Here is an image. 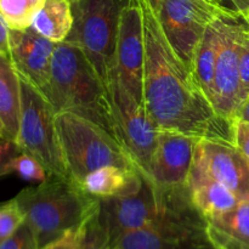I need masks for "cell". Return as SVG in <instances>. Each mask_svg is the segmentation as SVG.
Returning <instances> with one entry per match:
<instances>
[{"mask_svg":"<svg viewBox=\"0 0 249 249\" xmlns=\"http://www.w3.org/2000/svg\"><path fill=\"white\" fill-rule=\"evenodd\" d=\"M187 185L192 202L206 219L228 213L241 202L228 187L213 180H192Z\"/></svg>","mask_w":249,"mask_h":249,"instance_id":"obj_20","label":"cell"},{"mask_svg":"<svg viewBox=\"0 0 249 249\" xmlns=\"http://www.w3.org/2000/svg\"><path fill=\"white\" fill-rule=\"evenodd\" d=\"M130 0H75L73 26L65 41L87 55L106 83L116 65V48L123 10Z\"/></svg>","mask_w":249,"mask_h":249,"instance_id":"obj_6","label":"cell"},{"mask_svg":"<svg viewBox=\"0 0 249 249\" xmlns=\"http://www.w3.org/2000/svg\"><path fill=\"white\" fill-rule=\"evenodd\" d=\"M45 0H0V14L12 31L32 26L34 16Z\"/></svg>","mask_w":249,"mask_h":249,"instance_id":"obj_22","label":"cell"},{"mask_svg":"<svg viewBox=\"0 0 249 249\" xmlns=\"http://www.w3.org/2000/svg\"><path fill=\"white\" fill-rule=\"evenodd\" d=\"M228 12V11H226ZM224 15V14H223ZM221 15V16H223ZM220 17L208 26L204 32L196 53H195L192 72L201 89L214 106V77L220 39Z\"/></svg>","mask_w":249,"mask_h":249,"instance_id":"obj_19","label":"cell"},{"mask_svg":"<svg viewBox=\"0 0 249 249\" xmlns=\"http://www.w3.org/2000/svg\"><path fill=\"white\" fill-rule=\"evenodd\" d=\"M23 223V212L16 198L0 203V243L10 237Z\"/></svg>","mask_w":249,"mask_h":249,"instance_id":"obj_25","label":"cell"},{"mask_svg":"<svg viewBox=\"0 0 249 249\" xmlns=\"http://www.w3.org/2000/svg\"><path fill=\"white\" fill-rule=\"evenodd\" d=\"M55 123L67 173L78 184L106 165L139 172L121 142L101 126L72 112L56 113Z\"/></svg>","mask_w":249,"mask_h":249,"instance_id":"obj_5","label":"cell"},{"mask_svg":"<svg viewBox=\"0 0 249 249\" xmlns=\"http://www.w3.org/2000/svg\"><path fill=\"white\" fill-rule=\"evenodd\" d=\"M11 172L29 182H43L48 179V173L43 165L28 153L21 152L11 163Z\"/></svg>","mask_w":249,"mask_h":249,"instance_id":"obj_24","label":"cell"},{"mask_svg":"<svg viewBox=\"0 0 249 249\" xmlns=\"http://www.w3.org/2000/svg\"><path fill=\"white\" fill-rule=\"evenodd\" d=\"M79 249H111V242L99 219V207L83 223Z\"/></svg>","mask_w":249,"mask_h":249,"instance_id":"obj_23","label":"cell"},{"mask_svg":"<svg viewBox=\"0 0 249 249\" xmlns=\"http://www.w3.org/2000/svg\"><path fill=\"white\" fill-rule=\"evenodd\" d=\"M0 249H38L31 228L24 221L10 237L0 243Z\"/></svg>","mask_w":249,"mask_h":249,"instance_id":"obj_27","label":"cell"},{"mask_svg":"<svg viewBox=\"0 0 249 249\" xmlns=\"http://www.w3.org/2000/svg\"><path fill=\"white\" fill-rule=\"evenodd\" d=\"M68 1H70V2H71V4H72V2H74V1H75V0H68Z\"/></svg>","mask_w":249,"mask_h":249,"instance_id":"obj_37","label":"cell"},{"mask_svg":"<svg viewBox=\"0 0 249 249\" xmlns=\"http://www.w3.org/2000/svg\"><path fill=\"white\" fill-rule=\"evenodd\" d=\"M4 140H10L9 136H7L6 130H5V126L2 124L1 119H0V141H4Z\"/></svg>","mask_w":249,"mask_h":249,"instance_id":"obj_34","label":"cell"},{"mask_svg":"<svg viewBox=\"0 0 249 249\" xmlns=\"http://www.w3.org/2000/svg\"><path fill=\"white\" fill-rule=\"evenodd\" d=\"M155 11L170 45L192 70L206 29L229 9L216 0H160Z\"/></svg>","mask_w":249,"mask_h":249,"instance_id":"obj_9","label":"cell"},{"mask_svg":"<svg viewBox=\"0 0 249 249\" xmlns=\"http://www.w3.org/2000/svg\"><path fill=\"white\" fill-rule=\"evenodd\" d=\"M114 71L122 84L136 101L143 104L145 36L142 10L138 0H130L119 23Z\"/></svg>","mask_w":249,"mask_h":249,"instance_id":"obj_13","label":"cell"},{"mask_svg":"<svg viewBox=\"0 0 249 249\" xmlns=\"http://www.w3.org/2000/svg\"><path fill=\"white\" fill-rule=\"evenodd\" d=\"M163 208L153 223L119 237L112 249H218L207 220L191 198L189 185L160 187Z\"/></svg>","mask_w":249,"mask_h":249,"instance_id":"obj_4","label":"cell"},{"mask_svg":"<svg viewBox=\"0 0 249 249\" xmlns=\"http://www.w3.org/2000/svg\"><path fill=\"white\" fill-rule=\"evenodd\" d=\"M56 43L44 38L32 27L10 31L9 56L17 74L43 91L50 80Z\"/></svg>","mask_w":249,"mask_h":249,"instance_id":"obj_15","label":"cell"},{"mask_svg":"<svg viewBox=\"0 0 249 249\" xmlns=\"http://www.w3.org/2000/svg\"><path fill=\"white\" fill-rule=\"evenodd\" d=\"M219 1H220V0H219Z\"/></svg>","mask_w":249,"mask_h":249,"instance_id":"obj_39","label":"cell"},{"mask_svg":"<svg viewBox=\"0 0 249 249\" xmlns=\"http://www.w3.org/2000/svg\"><path fill=\"white\" fill-rule=\"evenodd\" d=\"M199 179L220 182L241 202H249V160L233 143L199 139L189 181Z\"/></svg>","mask_w":249,"mask_h":249,"instance_id":"obj_12","label":"cell"},{"mask_svg":"<svg viewBox=\"0 0 249 249\" xmlns=\"http://www.w3.org/2000/svg\"><path fill=\"white\" fill-rule=\"evenodd\" d=\"M235 119H238V121H245L249 123V95L241 102V105L238 106L237 111H236ZM233 119V121H235Z\"/></svg>","mask_w":249,"mask_h":249,"instance_id":"obj_33","label":"cell"},{"mask_svg":"<svg viewBox=\"0 0 249 249\" xmlns=\"http://www.w3.org/2000/svg\"><path fill=\"white\" fill-rule=\"evenodd\" d=\"M216 1H219V0H216ZM219 2H220V1H219Z\"/></svg>","mask_w":249,"mask_h":249,"instance_id":"obj_38","label":"cell"},{"mask_svg":"<svg viewBox=\"0 0 249 249\" xmlns=\"http://www.w3.org/2000/svg\"><path fill=\"white\" fill-rule=\"evenodd\" d=\"M139 4L145 36L143 104L155 125L160 131L233 143V122L218 113L191 68L175 53L155 9Z\"/></svg>","mask_w":249,"mask_h":249,"instance_id":"obj_1","label":"cell"},{"mask_svg":"<svg viewBox=\"0 0 249 249\" xmlns=\"http://www.w3.org/2000/svg\"><path fill=\"white\" fill-rule=\"evenodd\" d=\"M106 85L119 141L139 172L146 178L160 130L151 119L146 107L136 101L122 84L114 68L108 73Z\"/></svg>","mask_w":249,"mask_h":249,"instance_id":"obj_8","label":"cell"},{"mask_svg":"<svg viewBox=\"0 0 249 249\" xmlns=\"http://www.w3.org/2000/svg\"><path fill=\"white\" fill-rule=\"evenodd\" d=\"M80 237H82V226L68 231L67 233L41 249H79Z\"/></svg>","mask_w":249,"mask_h":249,"instance_id":"obj_30","label":"cell"},{"mask_svg":"<svg viewBox=\"0 0 249 249\" xmlns=\"http://www.w3.org/2000/svg\"><path fill=\"white\" fill-rule=\"evenodd\" d=\"M15 198L38 249L82 226L99 207V198L87 194L70 177H49L38 186L22 190Z\"/></svg>","mask_w":249,"mask_h":249,"instance_id":"obj_3","label":"cell"},{"mask_svg":"<svg viewBox=\"0 0 249 249\" xmlns=\"http://www.w3.org/2000/svg\"><path fill=\"white\" fill-rule=\"evenodd\" d=\"M19 84L21 107L16 138L19 150L33 156L46 170L48 178L70 177L56 128L55 109L36 88L21 77Z\"/></svg>","mask_w":249,"mask_h":249,"instance_id":"obj_7","label":"cell"},{"mask_svg":"<svg viewBox=\"0 0 249 249\" xmlns=\"http://www.w3.org/2000/svg\"><path fill=\"white\" fill-rule=\"evenodd\" d=\"M206 220L209 238L218 249H249V202Z\"/></svg>","mask_w":249,"mask_h":249,"instance_id":"obj_17","label":"cell"},{"mask_svg":"<svg viewBox=\"0 0 249 249\" xmlns=\"http://www.w3.org/2000/svg\"><path fill=\"white\" fill-rule=\"evenodd\" d=\"M143 175L138 170L106 165L89 173L80 186L96 198H108L135 194L141 189Z\"/></svg>","mask_w":249,"mask_h":249,"instance_id":"obj_16","label":"cell"},{"mask_svg":"<svg viewBox=\"0 0 249 249\" xmlns=\"http://www.w3.org/2000/svg\"><path fill=\"white\" fill-rule=\"evenodd\" d=\"M22 151L19 150L16 141L4 140L0 141V177L10 174L11 172V163L16 156Z\"/></svg>","mask_w":249,"mask_h":249,"instance_id":"obj_28","label":"cell"},{"mask_svg":"<svg viewBox=\"0 0 249 249\" xmlns=\"http://www.w3.org/2000/svg\"><path fill=\"white\" fill-rule=\"evenodd\" d=\"M21 107V84L9 53H0V119L10 140L16 141Z\"/></svg>","mask_w":249,"mask_h":249,"instance_id":"obj_18","label":"cell"},{"mask_svg":"<svg viewBox=\"0 0 249 249\" xmlns=\"http://www.w3.org/2000/svg\"><path fill=\"white\" fill-rule=\"evenodd\" d=\"M111 249H112V248H111Z\"/></svg>","mask_w":249,"mask_h":249,"instance_id":"obj_40","label":"cell"},{"mask_svg":"<svg viewBox=\"0 0 249 249\" xmlns=\"http://www.w3.org/2000/svg\"><path fill=\"white\" fill-rule=\"evenodd\" d=\"M162 208V190L143 177L142 186L135 194L99 198V219L112 246L123 235L153 223Z\"/></svg>","mask_w":249,"mask_h":249,"instance_id":"obj_11","label":"cell"},{"mask_svg":"<svg viewBox=\"0 0 249 249\" xmlns=\"http://www.w3.org/2000/svg\"><path fill=\"white\" fill-rule=\"evenodd\" d=\"M198 140L175 131H160L146 178L160 187L186 186Z\"/></svg>","mask_w":249,"mask_h":249,"instance_id":"obj_14","label":"cell"},{"mask_svg":"<svg viewBox=\"0 0 249 249\" xmlns=\"http://www.w3.org/2000/svg\"><path fill=\"white\" fill-rule=\"evenodd\" d=\"M72 26V4L68 0H45L31 27L44 38L57 44L66 40Z\"/></svg>","mask_w":249,"mask_h":249,"instance_id":"obj_21","label":"cell"},{"mask_svg":"<svg viewBox=\"0 0 249 249\" xmlns=\"http://www.w3.org/2000/svg\"><path fill=\"white\" fill-rule=\"evenodd\" d=\"M238 67H240V97L242 102L249 95V24L243 31L241 38Z\"/></svg>","mask_w":249,"mask_h":249,"instance_id":"obj_26","label":"cell"},{"mask_svg":"<svg viewBox=\"0 0 249 249\" xmlns=\"http://www.w3.org/2000/svg\"><path fill=\"white\" fill-rule=\"evenodd\" d=\"M10 27L0 14V53H9L10 49Z\"/></svg>","mask_w":249,"mask_h":249,"instance_id":"obj_32","label":"cell"},{"mask_svg":"<svg viewBox=\"0 0 249 249\" xmlns=\"http://www.w3.org/2000/svg\"><path fill=\"white\" fill-rule=\"evenodd\" d=\"M245 19H246V21H247V23L249 24V16H247V17H245Z\"/></svg>","mask_w":249,"mask_h":249,"instance_id":"obj_36","label":"cell"},{"mask_svg":"<svg viewBox=\"0 0 249 249\" xmlns=\"http://www.w3.org/2000/svg\"><path fill=\"white\" fill-rule=\"evenodd\" d=\"M233 145L249 160V123L245 121H233Z\"/></svg>","mask_w":249,"mask_h":249,"instance_id":"obj_29","label":"cell"},{"mask_svg":"<svg viewBox=\"0 0 249 249\" xmlns=\"http://www.w3.org/2000/svg\"><path fill=\"white\" fill-rule=\"evenodd\" d=\"M220 4L226 9L245 17L249 16V0H220Z\"/></svg>","mask_w":249,"mask_h":249,"instance_id":"obj_31","label":"cell"},{"mask_svg":"<svg viewBox=\"0 0 249 249\" xmlns=\"http://www.w3.org/2000/svg\"><path fill=\"white\" fill-rule=\"evenodd\" d=\"M139 1H143V2H147V4H150L151 6L153 7V9H155L156 6H157V4H158V1H160V0H139Z\"/></svg>","mask_w":249,"mask_h":249,"instance_id":"obj_35","label":"cell"},{"mask_svg":"<svg viewBox=\"0 0 249 249\" xmlns=\"http://www.w3.org/2000/svg\"><path fill=\"white\" fill-rule=\"evenodd\" d=\"M248 26L241 15L229 10L220 18V39L214 77V107L220 116L233 122L241 104L240 43Z\"/></svg>","mask_w":249,"mask_h":249,"instance_id":"obj_10","label":"cell"},{"mask_svg":"<svg viewBox=\"0 0 249 249\" xmlns=\"http://www.w3.org/2000/svg\"><path fill=\"white\" fill-rule=\"evenodd\" d=\"M41 94L56 113L78 114L119 141L106 83L78 46L67 41L56 44L50 80Z\"/></svg>","mask_w":249,"mask_h":249,"instance_id":"obj_2","label":"cell"}]
</instances>
